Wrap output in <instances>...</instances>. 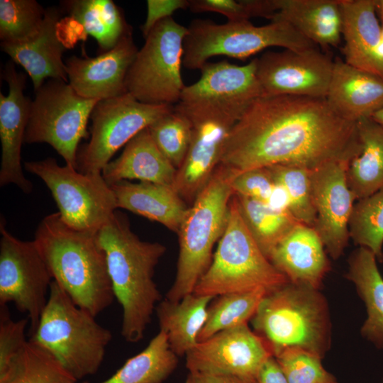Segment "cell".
Segmentation results:
<instances>
[{"mask_svg":"<svg viewBox=\"0 0 383 383\" xmlns=\"http://www.w3.org/2000/svg\"><path fill=\"white\" fill-rule=\"evenodd\" d=\"M288 383H338L322 365V357L300 348H287L274 354Z\"/></svg>","mask_w":383,"mask_h":383,"instance_id":"cell-40","label":"cell"},{"mask_svg":"<svg viewBox=\"0 0 383 383\" xmlns=\"http://www.w3.org/2000/svg\"><path fill=\"white\" fill-rule=\"evenodd\" d=\"M345 62L383 79V31L374 0H340Z\"/></svg>","mask_w":383,"mask_h":383,"instance_id":"cell-22","label":"cell"},{"mask_svg":"<svg viewBox=\"0 0 383 383\" xmlns=\"http://www.w3.org/2000/svg\"><path fill=\"white\" fill-rule=\"evenodd\" d=\"M155 145L177 169L187 154L192 137V123L174 106V109L148 127Z\"/></svg>","mask_w":383,"mask_h":383,"instance_id":"cell-38","label":"cell"},{"mask_svg":"<svg viewBox=\"0 0 383 383\" xmlns=\"http://www.w3.org/2000/svg\"><path fill=\"white\" fill-rule=\"evenodd\" d=\"M148 13L145 23L141 26V31L145 38L155 26L161 21L172 17L179 9H186L189 6L188 0H148Z\"/></svg>","mask_w":383,"mask_h":383,"instance_id":"cell-44","label":"cell"},{"mask_svg":"<svg viewBox=\"0 0 383 383\" xmlns=\"http://www.w3.org/2000/svg\"><path fill=\"white\" fill-rule=\"evenodd\" d=\"M361 148L348 163V187L357 199L383 187V126L372 118L357 122Z\"/></svg>","mask_w":383,"mask_h":383,"instance_id":"cell-31","label":"cell"},{"mask_svg":"<svg viewBox=\"0 0 383 383\" xmlns=\"http://www.w3.org/2000/svg\"><path fill=\"white\" fill-rule=\"evenodd\" d=\"M267 168L274 182L285 191L292 215L301 223L313 228L316 215L311 199L310 170L283 165Z\"/></svg>","mask_w":383,"mask_h":383,"instance_id":"cell-39","label":"cell"},{"mask_svg":"<svg viewBox=\"0 0 383 383\" xmlns=\"http://www.w3.org/2000/svg\"><path fill=\"white\" fill-rule=\"evenodd\" d=\"M62 14L60 8H47L42 27L35 37L22 43L1 42V50L28 73L35 91L47 78L68 82L65 63L62 61L67 46L59 33Z\"/></svg>","mask_w":383,"mask_h":383,"instance_id":"cell-21","label":"cell"},{"mask_svg":"<svg viewBox=\"0 0 383 383\" xmlns=\"http://www.w3.org/2000/svg\"><path fill=\"white\" fill-rule=\"evenodd\" d=\"M324 248L316 230L299 223L275 246L269 260L289 282L318 289L329 270Z\"/></svg>","mask_w":383,"mask_h":383,"instance_id":"cell-23","label":"cell"},{"mask_svg":"<svg viewBox=\"0 0 383 383\" xmlns=\"http://www.w3.org/2000/svg\"><path fill=\"white\" fill-rule=\"evenodd\" d=\"M0 223V306L13 303L28 315L32 333L48 301L52 280L34 240H21Z\"/></svg>","mask_w":383,"mask_h":383,"instance_id":"cell-13","label":"cell"},{"mask_svg":"<svg viewBox=\"0 0 383 383\" xmlns=\"http://www.w3.org/2000/svg\"><path fill=\"white\" fill-rule=\"evenodd\" d=\"M277 12L271 21L290 23L313 44L328 49L341 38L340 0H274Z\"/></svg>","mask_w":383,"mask_h":383,"instance_id":"cell-27","label":"cell"},{"mask_svg":"<svg viewBox=\"0 0 383 383\" xmlns=\"http://www.w3.org/2000/svg\"><path fill=\"white\" fill-rule=\"evenodd\" d=\"M177 169L163 155L146 128L126 145L121 155L110 161L102 175L109 184L132 179L173 186Z\"/></svg>","mask_w":383,"mask_h":383,"instance_id":"cell-25","label":"cell"},{"mask_svg":"<svg viewBox=\"0 0 383 383\" xmlns=\"http://www.w3.org/2000/svg\"><path fill=\"white\" fill-rule=\"evenodd\" d=\"M382 383H383V380H382Z\"/></svg>","mask_w":383,"mask_h":383,"instance_id":"cell-49","label":"cell"},{"mask_svg":"<svg viewBox=\"0 0 383 383\" xmlns=\"http://www.w3.org/2000/svg\"><path fill=\"white\" fill-rule=\"evenodd\" d=\"M349 162H332L310 170L311 199L316 215L313 228L334 260L342 255L348 245L349 221L357 199L347 182Z\"/></svg>","mask_w":383,"mask_h":383,"instance_id":"cell-18","label":"cell"},{"mask_svg":"<svg viewBox=\"0 0 383 383\" xmlns=\"http://www.w3.org/2000/svg\"><path fill=\"white\" fill-rule=\"evenodd\" d=\"M275 353L300 348L321 357L331 341L328 308L316 289L291 282L267 292L251 318Z\"/></svg>","mask_w":383,"mask_h":383,"instance_id":"cell-6","label":"cell"},{"mask_svg":"<svg viewBox=\"0 0 383 383\" xmlns=\"http://www.w3.org/2000/svg\"><path fill=\"white\" fill-rule=\"evenodd\" d=\"M267 292L259 289L218 296L208 307L206 320L198 341L205 340L223 330L247 323Z\"/></svg>","mask_w":383,"mask_h":383,"instance_id":"cell-35","label":"cell"},{"mask_svg":"<svg viewBox=\"0 0 383 383\" xmlns=\"http://www.w3.org/2000/svg\"><path fill=\"white\" fill-rule=\"evenodd\" d=\"M60 9L82 27L98 43L100 53L113 49L126 34L133 32L121 8L111 0H68Z\"/></svg>","mask_w":383,"mask_h":383,"instance_id":"cell-30","label":"cell"},{"mask_svg":"<svg viewBox=\"0 0 383 383\" xmlns=\"http://www.w3.org/2000/svg\"><path fill=\"white\" fill-rule=\"evenodd\" d=\"M173 109L141 103L129 93L99 101L90 116L89 140L77 151V170L102 173L121 147Z\"/></svg>","mask_w":383,"mask_h":383,"instance_id":"cell-12","label":"cell"},{"mask_svg":"<svg viewBox=\"0 0 383 383\" xmlns=\"http://www.w3.org/2000/svg\"><path fill=\"white\" fill-rule=\"evenodd\" d=\"M199 79L185 86L177 105L209 108L239 119L247 108L262 96L257 77V58L245 65L223 60L206 62Z\"/></svg>","mask_w":383,"mask_h":383,"instance_id":"cell-17","label":"cell"},{"mask_svg":"<svg viewBox=\"0 0 383 383\" xmlns=\"http://www.w3.org/2000/svg\"><path fill=\"white\" fill-rule=\"evenodd\" d=\"M3 77L9 86L6 96L0 94V140L1 161L0 186L14 184L23 192L33 191V184L24 176L21 165V147L28 123L31 101L23 90L26 77L18 72L13 61L5 66Z\"/></svg>","mask_w":383,"mask_h":383,"instance_id":"cell-19","label":"cell"},{"mask_svg":"<svg viewBox=\"0 0 383 383\" xmlns=\"http://www.w3.org/2000/svg\"><path fill=\"white\" fill-rule=\"evenodd\" d=\"M174 106L192 123L191 143L172 186L189 206L220 165L226 141L238 119L213 109Z\"/></svg>","mask_w":383,"mask_h":383,"instance_id":"cell-14","label":"cell"},{"mask_svg":"<svg viewBox=\"0 0 383 383\" xmlns=\"http://www.w3.org/2000/svg\"><path fill=\"white\" fill-rule=\"evenodd\" d=\"M118 209H123L178 233L189 206L172 186L120 181L110 185Z\"/></svg>","mask_w":383,"mask_h":383,"instance_id":"cell-26","label":"cell"},{"mask_svg":"<svg viewBox=\"0 0 383 383\" xmlns=\"http://www.w3.org/2000/svg\"><path fill=\"white\" fill-rule=\"evenodd\" d=\"M375 12L383 30V0H374Z\"/></svg>","mask_w":383,"mask_h":383,"instance_id":"cell-47","label":"cell"},{"mask_svg":"<svg viewBox=\"0 0 383 383\" xmlns=\"http://www.w3.org/2000/svg\"><path fill=\"white\" fill-rule=\"evenodd\" d=\"M187 33L172 17L157 23L128 71L127 92L143 104H177L185 87L181 66Z\"/></svg>","mask_w":383,"mask_h":383,"instance_id":"cell-9","label":"cell"},{"mask_svg":"<svg viewBox=\"0 0 383 383\" xmlns=\"http://www.w3.org/2000/svg\"><path fill=\"white\" fill-rule=\"evenodd\" d=\"M334 61L316 47L301 50L267 52L257 58L262 96L325 99Z\"/></svg>","mask_w":383,"mask_h":383,"instance_id":"cell-15","label":"cell"},{"mask_svg":"<svg viewBox=\"0 0 383 383\" xmlns=\"http://www.w3.org/2000/svg\"><path fill=\"white\" fill-rule=\"evenodd\" d=\"M233 173L219 165L189 206L179 231V257L173 284L165 299L177 302L194 290L213 259V248L222 236L234 192Z\"/></svg>","mask_w":383,"mask_h":383,"instance_id":"cell-5","label":"cell"},{"mask_svg":"<svg viewBox=\"0 0 383 383\" xmlns=\"http://www.w3.org/2000/svg\"><path fill=\"white\" fill-rule=\"evenodd\" d=\"M235 196L248 228L269 259L275 246L300 222L288 210L274 209L253 199Z\"/></svg>","mask_w":383,"mask_h":383,"instance_id":"cell-34","label":"cell"},{"mask_svg":"<svg viewBox=\"0 0 383 383\" xmlns=\"http://www.w3.org/2000/svg\"><path fill=\"white\" fill-rule=\"evenodd\" d=\"M257 383H288L287 378L274 356L270 357L260 368Z\"/></svg>","mask_w":383,"mask_h":383,"instance_id":"cell-45","label":"cell"},{"mask_svg":"<svg viewBox=\"0 0 383 383\" xmlns=\"http://www.w3.org/2000/svg\"><path fill=\"white\" fill-rule=\"evenodd\" d=\"M48 350L28 340L11 361L0 383H77Z\"/></svg>","mask_w":383,"mask_h":383,"instance_id":"cell-33","label":"cell"},{"mask_svg":"<svg viewBox=\"0 0 383 383\" xmlns=\"http://www.w3.org/2000/svg\"><path fill=\"white\" fill-rule=\"evenodd\" d=\"M50 189L62 220L71 228L98 232L118 209L115 194L102 173H81L56 159L24 162Z\"/></svg>","mask_w":383,"mask_h":383,"instance_id":"cell-11","label":"cell"},{"mask_svg":"<svg viewBox=\"0 0 383 383\" xmlns=\"http://www.w3.org/2000/svg\"><path fill=\"white\" fill-rule=\"evenodd\" d=\"M272 356L269 343L245 323L198 342L185 355L186 367L193 373L256 379L260 368Z\"/></svg>","mask_w":383,"mask_h":383,"instance_id":"cell-16","label":"cell"},{"mask_svg":"<svg viewBox=\"0 0 383 383\" xmlns=\"http://www.w3.org/2000/svg\"><path fill=\"white\" fill-rule=\"evenodd\" d=\"M346 277L354 283L366 306L362 336L383 349V277L375 255L363 247L355 250L349 259Z\"/></svg>","mask_w":383,"mask_h":383,"instance_id":"cell-29","label":"cell"},{"mask_svg":"<svg viewBox=\"0 0 383 383\" xmlns=\"http://www.w3.org/2000/svg\"><path fill=\"white\" fill-rule=\"evenodd\" d=\"M360 148L357 123L338 115L325 99L261 96L233 126L220 165L233 174L277 165L311 170L350 161Z\"/></svg>","mask_w":383,"mask_h":383,"instance_id":"cell-1","label":"cell"},{"mask_svg":"<svg viewBox=\"0 0 383 383\" xmlns=\"http://www.w3.org/2000/svg\"><path fill=\"white\" fill-rule=\"evenodd\" d=\"M55 282L73 302L95 317L115 297L98 232L74 229L59 212L44 217L33 240Z\"/></svg>","mask_w":383,"mask_h":383,"instance_id":"cell-3","label":"cell"},{"mask_svg":"<svg viewBox=\"0 0 383 383\" xmlns=\"http://www.w3.org/2000/svg\"><path fill=\"white\" fill-rule=\"evenodd\" d=\"M45 10L35 0H1V42L22 43L35 37L42 27Z\"/></svg>","mask_w":383,"mask_h":383,"instance_id":"cell-37","label":"cell"},{"mask_svg":"<svg viewBox=\"0 0 383 383\" xmlns=\"http://www.w3.org/2000/svg\"><path fill=\"white\" fill-rule=\"evenodd\" d=\"M349 234L355 244L367 248L377 260L383 261V187L354 204Z\"/></svg>","mask_w":383,"mask_h":383,"instance_id":"cell-36","label":"cell"},{"mask_svg":"<svg viewBox=\"0 0 383 383\" xmlns=\"http://www.w3.org/2000/svg\"><path fill=\"white\" fill-rule=\"evenodd\" d=\"M213 298L191 293L179 301L165 299L157 305L160 330L165 333L171 350L178 357L186 355L198 343Z\"/></svg>","mask_w":383,"mask_h":383,"instance_id":"cell-28","label":"cell"},{"mask_svg":"<svg viewBox=\"0 0 383 383\" xmlns=\"http://www.w3.org/2000/svg\"><path fill=\"white\" fill-rule=\"evenodd\" d=\"M325 99L348 121L371 118L383 107V79L337 59Z\"/></svg>","mask_w":383,"mask_h":383,"instance_id":"cell-24","label":"cell"},{"mask_svg":"<svg viewBox=\"0 0 383 383\" xmlns=\"http://www.w3.org/2000/svg\"><path fill=\"white\" fill-rule=\"evenodd\" d=\"M187 29L182 65L191 70H200L209 58L217 55L245 59L272 46L292 50L316 47L283 20L257 26L249 20L217 24L209 20L195 19Z\"/></svg>","mask_w":383,"mask_h":383,"instance_id":"cell-8","label":"cell"},{"mask_svg":"<svg viewBox=\"0 0 383 383\" xmlns=\"http://www.w3.org/2000/svg\"><path fill=\"white\" fill-rule=\"evenodd\" d=\"M138 52L131 32L95 57L72 56L65 62L68 82L86 99L100 101L128 93L125 80Z\"/></svg>","mask_w":383,"mask_h":383,"instance_id":"cell-20","label":"cell"},{"mask_svg":"<svg viewBox=\"0 0 383 383\" xmlns=\"http://www.w3.org/2000/svg\"><path fill=\"white\" fill-rule=\"evenodd\" d=\"M289 282L262 252L248 228L235 195L212 262L194 292L217 296L259 289L268 292Z\"/></svg>","mask_w":383,"mask_h":383,"instance_id":"cell-7","label":"cell"},{"mask_svg":"<svg viewBox=\"0 0 383 383\" xmlns=\"http://www.w3.org/2000/svg\"><path fill=\"white\" fill-rule=\"evenodd\" d=\"M371 118L377 123L383 126V107L375 112Z\"/></svg>","mask_w":383,"mask_h":383,"instance_id":"cell-48","label":"cell"},{"mask_svg":"<svg viewBox=\"0 0 383 383\" xmlns=\"http://www.w3.org/2000/svg\"><path fill=\"white\" fill-rule=\"evenodd\" d=\"M184 383H257V381L237 376L189 372Z\"/></svg>","mask_w":383,"mask_h":383,"instance_id":"cell-46","label":"cell"},{"mask_svg":"<svg viewBox=\"0 0 383 383\" xmlns=\"http://www.w3.org/2000/svg\"><path fill=\"white\" fill-rule=\"evenodd\" d=\"M231 184L235 195L253 199L266 204L277 185L267 167L251 169L233 174Z\"/></svg>","mask_w":383,"mask_h":383,"instance_id":"cell-41","label":"cell"},{"mask_svg":"<svg viewBox=\"0 0 383 383\" xmlns=\"http://www.w3.org/2000/svg\"><path fill=\"white\" fill-rule=\"evenodd\" d=\"M5 306H1L0 377L7 371L11 361L27 343L26 329L28 318L13 321Z\"/></svg>","mask_w":383,"mask_h":383,"instance_id":"cell-42","label":"cell"},{"mask_svg":"<svg viewBox=\"0 0 383 383\" xmlns=\"http://www.w3.org/2000/svg\"><path fill=\"white\" fill-rule=\"evenodd\" d=\"M177 364L178 356L171 350L165 333L160 330L145 349L99 383H163Z\"/></svg>","mask_w":383,"mask_h":383,"instance_id":"cell-32","label":"cell"},{"mask_svg":"<svg viewBox=\"0 0 383 383\" xmlns=\"http://www.w3.org/2000/svg\"><path fill=\"white\" fill-rule=\"evenodd\" d=\"M99 100L79 96L69 83L49 79L30 103L24 143H45L77 170L79 142L88 135L87 123Z\"/></svg>","mask_w":383,"mask_h":383,"instance_id":"cell-10","label":"cell"},{"mask_svg":"<svg viewBox=\"0 0 383 383\" xmlns=\"http://www.w3.org/2000/svg\"><path fill=\"white\" fill-rule=\"evenodd\" d=\"M30 340L48 350L78 381L99 370L112 333L52 281L47 304Z\"/></svg>","mask_w":383,"mask_h":383,"instance_id":"cell-4","label":"cell"},{"mask_svg":"<svg viewBox=\"0 0 383 383\" xmlns=\"http://www.w3.org/2000/svg\"><path fill=\"white\" fill-rule=\"evenodd\" d=\"M98 237L114 297L122 309L121 334L128 343L139 342L162 299L153 277L166 247L141 240L131 231L127 217L117 211Z\"/></svg>","mask_w":383,"mask_h":383,"instance_id":"cell-2","label":"cell"},{"mask_svg":"<svg viewBox=\"0 0 383 383\" xmlns=\"http://www.w3.org/2000/svg\"><path fill=\"white\" fill-rule=\"evenodd\" d=\"M189 9L194 13L216 12L228 21H241L254 17L250 0H189Z\"/></svg>","mask_w":383,"mask_h":383,"instance_id":"cell-43","label":"cell"}]
</instances>
